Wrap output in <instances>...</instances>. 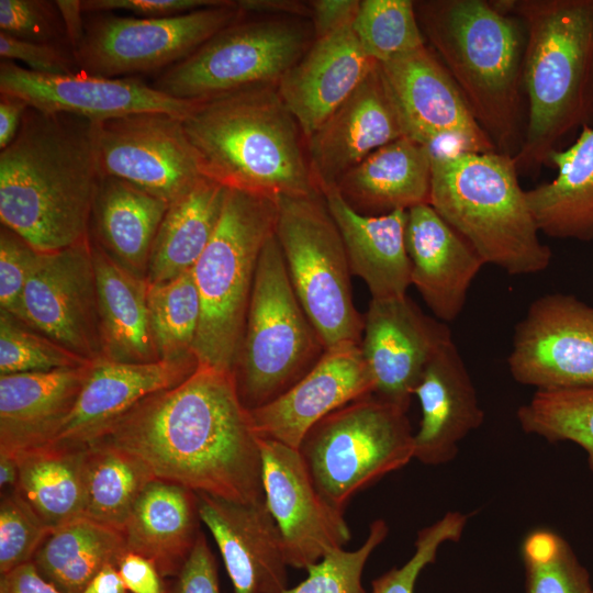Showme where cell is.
<instances>
[{
	"instance_id": "6da1fadb",
	"label": "cell",
	"mask_w": 593,
	"mask_h": 593,
	"mask_svg": "<svg viewBox=\"0 0 593 593\" xmlns=\"http://www.w3.org/2000/svg\"><path fill=\"white\" fill-rule=\"evenodd\" d=\"M93 441L135 455L156 478L195 493L238 503L265 500L259 436L230 371L199 365L180 384L139 401Z\"/></svg>"
},
{
	"instance_id": "7a4b0ae2",
	"label": "cell",
	"mask_w": 593,
	"mask_h": 593,
	"mask_svg": "<svg viewBox=\"0 0 593 593\" xmlns=\"http://www.w3.org/2000/svg\"><path fill=\"white\" fill-rule=\"evenodd\" d=\"M98 122L29 107L0 153V221L40 253L89 238L101 178Z\"/></svg>"
},
{
	"instance_id": "3957f363",
	"label": "cell",
	"mask_w": 593,
	"mask_h": 593,
	"mask_svg": "<svg viewBox=\"0 0 593 593\" xmlns=\"http://www.w3.org/2000/svg\"><path fill=\"white\" fill-rule=\"evenodd\" d=\"M421 31L496 150L522 148L527 111L522 21L486 0L415 1Z\"/></svg>"
},
{
	"instance_id": "277c9868",
	"label": "cell",
	"mask_w": 593,
	"mask_h": 593,
	"mask_svg": "<svg viewBox=\"0 0 593 593\" xmlns=\"http://www.w3.org/2000/svg\"><path fill=\"white\" fill-rule=\"evenodd\" d=\"M182 122L204 177L275 200L320 192L305 136L276 85L198 101Z\"/></svg>"
},
{
	"instance_id": "5b68a950",
	"label": "cell",
	"mask_w": 593,
	"mask_h": 593,
	"mask_svg": "<svg viewBox=\"0 0 593 593\" xmlns=\"http://www.w3.org/2000/svg\"><path fill=\"white\" fill-rule=\"evenodd\" d=\"M525 29L527 98L518 174L536 175L558 144L593 114V0H505Z\"/></svg>"
},
{
	"instance_id": "8992f818",
	"label": "cell",
	"mask_w": 593,
	"mask_h": 593,
	"mask_svg": "<svg viewBox=\"0 0 593 593\" xmlns=\"http://www.w3.org/2000/svg\"><path fill=\"white\" fill-rule=\"evenodd\" d=\"M429 204L478 251L510 275H533L550 265L518 180L513 156L430 154Z\"/></svg>"
},
{
	"instance_id": "52a82bcc",
	"label": "cell",
	"mask_w": 593,
	"mask_h": 593,
	"mask_svg": "<svg viewBox=\"0 0 593 593\" xmlns=\"http://www.w3.org/2000/svg\"><path fill=\"white\" fill-rule=\"evenodd\" d=\"M276 219L275 199L228 188L214 235L192 269L201 300L193 346L200 366L232 372L259 257Z\"/></svg>"
},
{
	"instance_id": "ba28073f",
	"label": "cell",
	"mask_w": 593,
	"mask_h": 593,
	"mask_svg": "<svg viewBox=\"0 0 593 593\" xmlns=\"http://www.w3.org/2000/svg\"><path fill=\"white\" fill-rule=\"evenodd\" d=\"M326 349L293 290L273 234L259 257L232 369L242 404L253 411L276 400L303 378Z\"/></svg>"
},
{
	"instance_id": "9c48e42d",
	"label": "cell",
	"mask_w": 593,
	"mask_h": 593,
	"mask_svg": "<svg viewBox=\"0 0 593 593\" xmlns=\"http://www.w3.org/2000/svg\"><path fill=\"white\" fill-rule=\"evenodd\" d=\"M322 497L344 513L360 491L414 458L406 411L369 394L317 422L298 448Z\"/></svg>"
},
{
	"instance_id": "30bf717a",
	"label": "cell",
	"mask_w": 593,
	"mask_h": 593,
	"mask_svg": "<svg viewBox=\"0 0 593 593\" xmlns=\"http://www.w3.org/2000/svg\"><path fill=\"white\" fill-rule=\"evenodd\" d=\"M275 236L293 290L326 348L360 344L363 315L355 306L340 233L321 192L276 199Z\"/></svg>"
},
{
	"instance_id": "8fae6325",
	"label": "cell",
	"mask_w": 593,
	"mask_h": 593,
	"mask_svg": "<svg viewBox=\"0 0 593 593\" xmlns=\"http://www.w3.org/2000/svg\"><path fill=\"white\" fill-rule=\"evenodd\" d=\"M310 20L244 14L152 86L186 101H203L259 85H278L314 42Z\"/></svg>"
},
{
	"instance_id": "7c38bea8",
	"label": "cell",
	"mask_w": 593,
	"mask_h": 593,
	"mask_svg": "<svg viewBox=\"0 0 593 593\" xmlns=\"http://www.w3.org/2000/svg\"><path fill=\"white\" fill-rule=\"evenodd\" d=\"M89 14L93 16L86 20L83 36L74 51L79 69L93 76L122 78L164 71L245 13L237 1L225 0L161 19L112 12Z\"/></svg>"
},
{
	"instance_id": "4fadbf2b",
	"label": "cell",
	"mask_w": 593,
	"mask_h": 593,
	"mask_svg": "<svg viewBox=\"0 0 593 593\" xmlns=\"http://www.w3.org/2000/svg\"><path fill=\"white\" fill-rule=\"evenodd\" d=\"M379 68L405 136L426 146L430 154L496 150L429 46L379 64Z\"/></svg>"
},
{
	"instance_id": "5bb4252c",
	"label": "cell",
	"mask_w": 593,
	"mask_h": 593,
	"mask_svg": "<svg viewBox=\"0 0 593 593\" xmlns=\"http://www.w3.org/2000/svg\"><path fill=\"white\" fill-rule=\"evenodd\" d=\"M182 119L138 112L99 121L101 176L127 181L169 203L187 193L204 176Z\"/></svg>"
},
{
	"instance_id": "9a60e30c",
	"label": "cell",
	"mask_w": 593,
	"mask_h": 593,
	"mask_svg": "<svg viewBox=\"0 0 593 593\" xmlns=\"http://www.w3.org/2000/svg\"><path fill=\"white\" fill-rule=\"evenodd\" d=\"M514 380L537 390L593 387V306L545 294L517 323L507 358Z\"/></svg>"
},
{
	"instance_id": "2e32d148",
	"label": "cell",
	"mask_w": 593,
	"mask_h": 593,
	"mask_svg": "<svg viewBox=\"0 0 593 593\" xmlns=\"http://www.w3.org/2000/svg\"><path fill=\"white\" fill-rule=\"evenodd\" d=\"M25 323L67 350L102 357L96 271L89 238L40 253L23 292Z\"/></svg>"
},
{
	"instance_id": "e0dca14e",
	"label": "cell",
	"mask_w": 593,
	"mask_h": 593,
	"mask_svg": "<svg viewBox=\"0 0 593 593\" xmlns=\"http://www.w3.org/2000/svg\"><path fill=\"white\" fill-rule=\"evenodd\" d=\"M259 445L264 499L281 534L287 563L306 570L344 548L349 527L316 490L298 449L260 437Z\"/></svg>"
},
{
	"instance_id": "ac0fdd59",
	"label": "cell",
	"mask_w": 593,
	"mask_h": 593,
	"mask_svg": "<svg viewBox=\"0 0 593 593\" xmlns=\"http://www.w3.org/2000/svg\"><path fill=\"white\" fill-rule=\"evenodd\" d=\"M451 339L446 323L425 314L407 294L371 299L360 348L374 381L373 394L407 411L425 367Z\"/></svg>"
},
{
	"instance_id": "d6986e66",
	"label": "cell",
	"mask_w": 593,
	"mask_h": 593,
	"mask_svg": "<svg viewBox=\"0 0 593 593\" xmlns=\"http://www.w3.org/2000/svg\"><path fill=\"white\" fill-rule=\"evenodd\" d=\"M0 93L20 98L43 112L103 121L138 112L184 118L197 102L171 98L138 77L107 78L78 71L45 75L14 61L0 63Z\"/></svg>"
},
{
	"instance_id": "ffe728a7",
	"label": "cell",
	"mask_w": 593,
	"mask_h": 593,
	"mask_svg": "<svg viewBox=\"0 0 593 593\" xmlns=\"http://www.w3.org/2000/svg\"><path fill=\"white\" fill-rule=\"evenodd\" d=\"M373 391L374 381L360 344L346 343L326 349L293 387L249 414L260 438L298 449L317 422Z\"/></svg>"
},
{
	"instance_id": "44dd1931",
	"label": "cell",
	"mask_w": 593,
	"mask_h": 593,
	"mask_svg": "<svg viewBox=\"0 0 593 593\" xmlns=\"http://www.w3.org/2000/svg\"><path fill=\"white\" fill-rule=\"evenodd\" d=\"M405 136L379 64L358 88L305 139L313 180L320 190L378 148Z\"/></svg>"
},
{
	"instance_id": "7402d4cb",
	"label": "cell",
	"mask_w": 593,
	"mask_h": 593,
	"mask_svg": "<svg viewBox=\"0 0 593 593\" xmlns=\"http://www.w3.org/2000/svg\"><path fill=\"white\" fill-rule=\"evenodd\" d=\"M201 522L215 540L234 593H281L289 567L265 500L238 503L197 493Z\"/></svg>"
},
{
	"instance_id": "603a6c76",
	"label": "cell",
	"mask_w": 593,
	"mask_h": 593,
	"mask_svg": "<svg viewBox=\"0 0 593 593\" xmlns=\"http://www.w3.org/2000/svg\"><path fill=\"white\" fill-rule=\"evenodd\" d=\"M198 367L195 357L146 363L93 360L72 410L45 445H88L139 401L180 384Z\"/></svg>"
},
{
	"instance_id": "cb8c5ba5",
	"label": "cell",
	"mask_w": 593,
	"mask_h": 593,
	"mask_svg": "<svg viewBox=\"0 0 593 593\" xmlns=\"http://www.w3.org/2000/svg\"><path fill=\"white\" fill-rule=\"evenodd\" d=\"M405 244L411 286L437 320L452 322L461 313L468 290L485 262L429 203L407 211Z\"/></svg>"
},
{
	"instance_id": "d4e9b609",
	"label": "cell",
	"mask_w": 593,
	"mask_h": 593,
	"mask_svg": "<svg viewBox=\"0 0 593 593\" xmlns=\"http://www.w3.org/2000/svg\"><path fill=\"white\" fill-rule=\"evenodd\" d=\"M376 66L361 49L351 25L314 40L277 85L305 139Z\"/></svg>"
},
{
	"instance_id": "484cf974",
	"label": "cell",
	"mask_w": 593,
	"mask_h": 593,
	"mask_svg": "<svg viewBox=\"0 0 593 593\" xmlns=\"http://www.w3.org/2000/svg\"><path fill=\"white\" fill-rule=\"evenodd\" d=\"M413 395L422 411L414 434V458L429 466L451 461L459 443L484 419L474 385L452 339L429 360Z\"/></svg>"
},
{
	"instance_id": "4316f807",
	"label": "cell",
	"mask_w": 593,
	"mask_h": 593,
	"mask_svg": "<svg viewBox=\"0 0 593 593\" xmlns=\"http://www.w3.org/2000/svg\"><path fill=\"white\" fill-rule=\"evenodd\" d=\"M91 362L1 374L0 452L14 456L47 444L72 410Z\"/></svg>"
},
{
	"instance_id": "83f0119b",
	"label": "cell",
	"mask_w": 593,
	"mask_h": 593,
	"mask_svg": "<svg viewBox=\"0 0 593 593\" xmlns=\"http://www.w3.org/2000/svg\"><path fill=\"white\" fill-rule=\"evenodd\" d=\"M340 233L351 275L368 287L371 299L406 295L411 262L406 251L407 211L365 215L333 187L322 192Z\"/></svg>"
},
{
	"instance_id": "f1b7e54d",
	"label": "cell",
	"mask_w": 593,
	"mask_h": 593,
	"mask_svg": "<svg viewBox=\"0 0 593 593\" xmlns=\"http://www.w3.org/2000/svg\"><path fill=\"white\" fill-rule=\"evenodd\" d=\"M197 493L155 478L143 490L123 528L127 552L150 560L163 578H176L199 537Z\"/></svg>"
},
{
	"instance_id": "f546056e",
	"label": "cell",
	"mask_w": 593,
	"mask_h": 593,
	"mask_svg": "<svg viewBox=\"0 0 593 593\" xmlns=\"http://www.w3.org/2000/svg\"><path fill=\"white\" fill-rule=\"evenodd\" d=\"M430 184L429 149L403 136L366 157L335 188L357 212L377 216L429 203Z\"/></svg>"
},
{
	"instance_id": "4dcf8cb0",
	"label": "cell",
	"mask_w": 593,
	"mask_h": 593,
	"mask_svg": "<svg viewBox=\"0 0 593 593\" xmlns=\"http://www.w3.org/2000/svg\"><path fill=\"white\" fill-rule=\"evenodd\" d=\"M169 202L122 179L101 176L89 221V240L131 273L145 279Z\"/></svg>"
},
{
	"instance_id": "1f68e13d",
	"label": "cell",
	"mask_w": 593,
	"mask_h": 593,
	"mask_svg": "<svg viewBox=\"0 0 593 593\" xmlns=\"http://www.w3.org/2000/svg\"><path fill=\"white\" fill-rule=\"evenodd\" d=\"M102 357L128 363L159 359L147 305V282L92 244Z\"/></svg>"
},
{
	"instance_id": "d6a6232c",
	"label": "cell",
	"mask_w": 593,
	"mask_h": 593,
	"mask_svg": "<svg viewBox=\"0 0 593 593\" xmlns=\"http://www.w3.org/2000/svg\"><path fill=\"white\" fill-rule=\"evenodd\" d=\"M557 177L526 191L540 233L555 238L593 239V127L582 126L575 142L556 149L548 164Z\"/></svg>"
},
{
	"instance_id": "836d02e7",
	"label": "cell",
	"mask_w": 593,
	"mask_h": 593,
	"mask_svg": "<svg viewBox=\"0 0 593 593\" xmlns=\"http://www.w3.org/2000/svg\"><path fill=\"white\" fill-rule=\"evenodd\" d=\"M228 188L203 177L169 203L155 237L146 272L148 284L191 271L217 227Z\"/></svg>"
},
{
	"instance_id": "e575fe53",
	"label": "cell",
	"mask_w": 593,
	"mask_h": 593,
	"mask_svg": "<svg viewBox=\"0 0 593 593\" xmlns=\"http://www.w3.org/2000/svg\"><path fill=\"white\" fill-rule=\"evenodd\" d=\"M86 446L43 445L14 455L18 491L53 532L83 516Z\"/></svg>"
},
{
	"instance_id": "d590c367",
	"label": "cell",
	"mask_w": 593,
	"mask_h": 593,
	"mask_svg": "<svg viewBox=\"0 0 593 593\" xmlns=\"http://www.w3.org/2000/svg\"><path fill=\"white\" fill-rule=\"evenodd\" d=\"M127 552L123 533L85 516L53 530L32 563L61 593H80L105 566Z\"/></svg>"
},
{
	"instance_id": "8d00e7d4",
	"label": "cell",
	"mask_w": 593,
	"mask_h": 593,
	"mask_svg": "<svg viewBox=\"0 0 593 593\" xmlns=\"http://www.w3.org/2000/svg\"><path fill=\"white\" fill-rule=\"evenodd\" d=\"M155 478L135 455L100 441L88 444L83 516L123 532L136 501Z\"/></svg>"
},
{
	"instance_id": "74e56055",
	"label": "cell",
	"mask_w": 593,
	"mask_h": 593,
	"mask_svg": "<svg viewBox=\"0 0 593 593\" xmlns=\"http://www.w3.org/2000/svg\"><path fill=\"white\" fill-rule=\"evenodd\" d=\"M147 305L159 359L195 357L193 346L201 320V300L192 270L169 281L148 284Z\"/></svg>"
},
{
	"instance_id": "f35d334b",
	"label": "cell",
	"mask_w": 593,
	"mask_h": 593,
	"mask_svg": "<svg viewBox=\"0 0 593 593\" xmlns=\"http://www.w3.org/2000/svg\"><path fill=\"white\" fill-rule=\"evenodd\" d=\"M517 418L528 434L580 445L593 471V387L537 390Z\"/></svg>"
},
{
	"instance_id": "ab89813d",
	"label": "cell",
	"mask_w": 593,
	"mask_h": 593,
	"mask_svg": "<svg viewBox=\"0 0 593 593\" xmlns=\"http://www.w3.org/2000/svg\"><path fill=\"white\" fill-rule=\"evenodd\" d=\"M351 27L363 53L377 64L426 45L413 0H360Z\"/></svg>"
},
{
	"instance_id": "60d3db41",
	"label": "cell",
	"mask_w": 593,
	"mask_h": 593,
	"mask_svg": "<svg viewBox=\"0 0 593 593\" xmlns=\"http://www.w3.org/2000/svg\"><path fill=\"white\" fill-rule=\"evenodd\" d=\"M525 593H593L589 571L558 534L538 529L522 545Z\"/></svg>"
},
{
	"instance_id": "b9f144b4",
	"label": "cell",
	"mask_w": 593,
	"mask_h": 593,
	"mask_svg": "<svg viewBox=\"0 0 593 593\" xmlns=\"http://www.w3.org/2000/svg\"><path fill=\"white\" fill-rule=\"evenodd\" d=\"M89 360L0 310V373L51 371L88 365ZM0 374V376H1Z\"/></svg>"
},
{
	"instance_id": "7bdbcfd3",
	"label": "cell",
	"mask_w": 593,
	"mask_h": 593,
	"mask_svg": "<svg viewBox=\"0 0 593 593\" xmlns=\"http://www.w3.org/2000/svg\"><path fill=\"white\" fill-rule=\"evenodd\" d=\"M388 535L383 519L374 521L363 544L355 550L336 549L306 569L307 577L281 593H371L362 585L363 568Z\"/></svg>"
},
{
	"instance_id": "ee69618b",
	"label": "cell",
	"mask_w": 593,
	"mask_h": 593,
	"mask_svg": "<svg viewBox=\"0 0 593 593\" xmlns=\"http://www.w3.org/2000/svg\"><path fill=\"white\" fill-rule=\"evenodd\" d=\"M52 530L18 490L1 493L0 573L32 562Z\"/></svg>"
},
{
	"instance_id": "f6af8a7d",
	"label": "cell",
	"mask_w": 593,
	"mask_h": 593,
	"mask_svg": "<svg viewBox=\"0 0 593 593\" xmlns=\"http://www.w3.org/2000/svg\"><path fill=\"white\" fill-rule=\"evenodd\" d=\"M468 516L449 512L439 521L419 530L413 556L402 566L394 567L371 582V593H414L416 580L423 569L435 562L439 547L457 541L462 535Z\"/></svg>"
},
{
	"instance_id": "bcb514c9",
	"label": "cell",
	"mask_w": 593,
	"mask_h": 593,
	"mask_svg": "<svg viewBox=\"0 0 593 593\" xmlns=\"http://www.w3.org/2000/svg\"><path fill=\"white\" fill-rule=\"evenodd\" d=\"M0 33L38 43L63 45L64 42L69 46L55 1L0 0Z\"/></svg>"
},
{
	"instance_id": "7dc6e473",
	"label": "cell",
	"mask_w": 593,
	"mask_h": 593,
	"mask_svg": "<svg viewBox=\"0 0 593 593\" xmlns=\"http://www.w3.org/2000/svg\"><path fill=\"white\" fill-rule=\"evenodd\" d=\"M40 251L15 232L0 227V307L23 322V292Z\"/></svg>"
},
{
	"instance_id": "c3c4849f",
	"label": "cell",
	"mask_w": 593,
	"mask_h": 593,
	"mask_svg": "<svg viewBox=\"0 0 593 593\" xmlns=\"http://www.w3.org/2000/svg\"><path fill=\"white\" fill-rule=\"evenodd\" d=\"M2 60L21 61L24 67L45 75H70L80 71L74 53L64 45L20 40L0 33Z\"/></svg>"
},
{
	"instance_id": "681fc988",
	"label": "cell",
	"mask_w": 593,
	"mask_h": 593,
	"mask_svg": "<svg viewBox=\"0 0 593 593\" xmlns=\"http://www.w3.org/2000/svg\"><path fill=\"white\" fill-rule=\"evenodd\" d=\"M225 0H81L85 13L124 11L135 18H170L223 3Z\"/></svg>"
},
{
	"instance_id": "f907efd6",
	"label": "cell",
	"mask_w": 593,
	"mask_h": 593,
	"mask_svg": "<svg viewBox=\"0 0 593 593\" xmlns=\"http://www.w3.org/2000/svg\"><path fill=\"white\" fill-rule=\"evenodd\" d=\"M169 593H221L217 566L201 532Z\"/></svg>"
},
{
	"instance_id": "816d5d0a",
	"label": "cell",
	"mask_w": 593,
	"mask_h": 593,
	"mask_svg": "<svg viewBox=\"0 0 593 593\" xmlns=\"http://www.w3.org/2000/svg\"><path fill=\"white\" fill-rule=\"evenodd\" d=\"M309 4L314 37L321 38L353 25L360 0H311Z\"/></svg>"
},
{
	"instance_id": "f5cc1de1",
	"label": "cell",
	"mask_w": 593,
	"mask_h": 593,
	"mask_svg": "<svg viewBox=\"0 0 593 593\" xmlns=\"http://www.w3.org/2000/svg\"><path fill=\"white\" fill-rule=\"evenodd\" d=\"M116 568L128 593H169L155 564L141 555L126 552Z\"/></svg>"
},
{
	"instance_id": "db71d44e",
	"label": "cell",
	"mask_w": 593,
	"mask_h": 593,
	"mask_svg": "<svg viewBox=\"0 0 593 593\" xmlns=\"http://www.w3.org/2000/svg\"><path fill=\"white\" fill-rule=\"evenodd\" d=\"M0 593H61L36 571L32 562L1 575Z\"/></svg>"
},
{
	"instance_id": "11a10c76",
	"label": "cell",
	"mask_w": 593,
	"mask_h": 593,
	"mask_svg": "<svg viewBox=\"0 0 593 593\" xmlns=\"http://www.w3.org/2000/svg\"><path fill=\"white\" fill-rule=\"evenodd\" d=\"M238 7L245 14L295 16L310 20L309 1L299 0H238Z\"/></svg>"
},
{
	"instance_id": "9f6ffc18",
	"label": "cell",
	"mask_w": 593,
	"mask_h": 593,
	"mask_svg": "<svg viewBox=\"0 0 593 593\" xmlns=\"http://www.w3.org/2000/svg\"><path fill=\"white\" fill-rule=\"evenodd\" d=\"M29 105L14 96L0 93V149L15 138Z\"/></svg>"
},
{
	"instance_id": "6f0895ef",
	"label": "cell",
	"mask_w": 593,
	"mask_h": 593,
	"mask_svg": "<svg viewBox=\"0 0 593 593\" xmlns=\"http://www.w3.org/2000/svg\"><path fill=\"white\" fill-rule=\"evenodd\" d=\"M55 2L64 23L68 44L74 53L83 36L86 26L81 0H57Z\"/></svg>"
},
{
	"instance_id": "680465c9",
	"label": "cell",
	"mask_w": 593,
	"mask_h": 593,
	"mask_svg": "<svg viewBox=\"0 0 593 593\" xmlns=\"http://www.w3.org/2000/svg\"><path fill=\"white\" fill-rule=\"evenodd\" d=\"M80 593H128L114 564L102 568Z\"/></svg>"
},
{
	"instance_id": "91938a15",
	"label": "cell",
	"mask_w": 593,
	"mask_h": 593,
	"mask_svg": "<svg viewBox=\"0 0 593 593\" xmlns=\"http://www.w3.org/2000/svg\"><path fill=\"white\" fill-rule=\"evenodd\" d=\"M19 465L14 456L0 452V489L1 493L16 490L19 485Z\"/></svg>"
}]
</instances>
